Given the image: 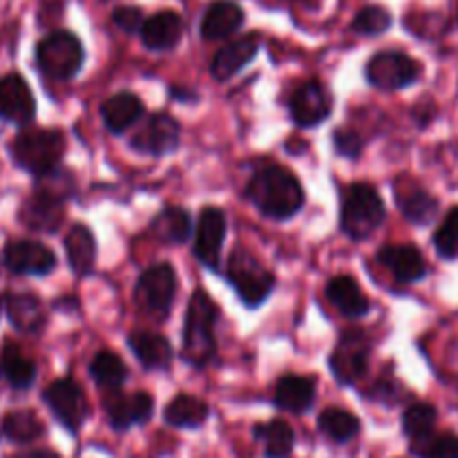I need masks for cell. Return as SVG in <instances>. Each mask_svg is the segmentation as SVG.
Segmentation results:
<instances>
[{"mask_svg":"<svg viewBox=\"0 0 458 458\" xmlns=\"http://www.w3.org/2000/svg\"><path fill=\"white\" fill-rule=\"evenodd\" d=\"M246 197L271 219H291L304 206V188L284 165H264L250 177Z\"/></svg>","mask_w":458,"mask_h":458,"instance_id":"1","label":"cell"},{"mask_svg":"<svg viewBox=\"0 0 458 458\" xmlns=\"http://www.w3.org/2000/svg\"><path fill=\"white\" fill-rule=\"evenodd\" d=\"M219 309L204 291H195L188 302L186 325H183V360L192 367H208L217 356V340H215V325H217Z\"/></svg>","mask_w":458,"mask_h":458,"instance_id":"2","label":"cell"},{"mask_svg":"<svg viewBox=\"0 0 458 458\" xmlns=\"http://www.w3.org/2000/svg\"><path fill=\"white\" fill-rule=\"evenodd\" d=\"M385 222V204L369 183H352L340 199V228L352 240H367Z\"/></svg>","mask_w":458,"mask_h":458,"instance_id":"3","label":"cell"},{"mask_svg":"<svg viewBox=\"0 0 458 458\" xmlns=\"http://www.w3.org/2000/svg\"><path fill=\"white\" fill-rule=\"evenodd\" d=\"M63 152H65V137L58 130H22L12 143L13 161L38 179L58 168Z\"/></svg>","mask_w":458,"mask_h":458,"instance_id":"4","label":"cell"},{"mask_svg":"<svg viewBox=\"0 0 458 458\" xmlns=\"http://www.w3.org/2000/svg\"><path fill=\"white\" fill-rule=\"evenodd\" d=\"M226 277L233 289H235V293L240 295L242 302L249 309L259 307L276 286L273 273L246 249L233 250L231 258H228Z\"/></svg>","mask_w":458,"mask_h":458,"instance_id":"5","label":"cell"},{"mask_svg":"<svg viewBox=\"0 0 458 458\" xmlns=\"http://www.w3.org/2000/svg\"><path fill=\"white\" fill-rule=\"evenodd\" d=\"M36 63L49 79L67 81L83 65V45L70 31H54L36 47Z\"/></svg>","mask_w":458,"mask_h":458,"instance_id":"6","label":"cell"},{"mask_svg":"<svg viewBox=\"0 0 458 458\" xmlns=\"http://www.w3.org/2000/svg\"><path fill=\"white\" fill-rule=\"evenodd\" d=\"M177 295V273L170 264H152L139 276L134 298L139 309L157 320H165Z\"/></svg>","mask_w":458,"mask_h":458,"instance_id":"7","label":"cell"},{"mask_svg":"<svg viewBox=\"0 0 458 458\" xmlns=\"http://www.w3.org/2000/svg\"><path fill=\"white\" fill-rule=\"evenodd\" d=\"M371 343L365 331L352 329L340 335L329 358V367L340 385H353L367 374Z\"/></svg>","mask_w":458,"mask_h":458,"instance_id":"8","label":"cell"},{"mask_svg":"<svg viewBox=\"0 0 458 458\" xmlns=\"http://www.w3.org/2000/svg\"><path fill=\"white\" fill-rule=\"evenodd\" d=\"M43 398L45 403H47L49 410H52V414L58 419V423L65 429H70V432L76 434L81 425L88 420L89 403L76 380H54V383L45 389Z\"/></svg>","mask_w":458,"mask_h":458,"instance_id":"9","label":"cell"},{"mask_svg":"<svg viewBox=\"0 0 458 458\" xmlns=\"http://www.w3.org/2000/svg\"><path fill=\"white\" fill-rule=\"evenodd\" d=\"M365 74L374 88L394 92L414 83L420 76V65L403 52H380L367 63Z\"/></svg>","mask_w":458,"mask_h":458,"instance_id":"10","label":"cell"},{"mask_svg":"<svg viewBox=\"0 0 458 458\" xmlns=\"http://www.w3.org/2000/svg\"><path fill=\"white\" fill-rule=\"evenodd\" d=\"M331 106H334V97L327 89V85L316 79L300 83L289 97L291 119L300 128L320 125L331 114Z\"/></svg>","mask_w":458,"mask_h":458,"instance_id":"11","label":"cell"},{"mask_svg":"<svg viewBox=\"0 0 458 458\" xmlns=\"http://www.w3.org/2000/svg\"><path fill=\"white\" fill-rule=\"evenodd\" d=\"M3 264L16 276H47L56 267V255L40 242L13 240L4 246Z\"/></svg>","mask_w":458,"mask_h":458,"instance_id":"12","label":"cell"},{"mask_svg":"<svg viewBox=\"0 0 458 458\" xmlns=\"http://www.w3.org/2000/svg\"><path fill=\"white\" fill-rule=\"evenodd\" d=\"M103 407H106V414L110 419L112 428L128 429L132 425L148 423L152 410H155V403H152L150 394L146 392H137L128 396L121 389H112V392H107Z\"/></svg>","mask_w":458,"mask_h":458,"instance_id":"13","label":"cell"},{"mask_svg":"<svg viewBox=\"0 0 458 458\" xmlns=\"http://www.w3.org/2000/svg\"><path fill=\"white\" fill-rule=\"evenodd\" d=\"M224 237H226V217L215 206H206L199 215V222H197L195 249L192 250H195V258L213 271L219 268Z\"/></svg>","mask_w":458,"mask_h":458,"instance_id":"14","label":"cell"},{"mask_svg":"<svg viewBox=\"0 0 458 458\" xmlns=\"http://www.w3.org/2000/svg\"><path fill=\"white\" fill-rule=\"evenodd\" d=\"M179 146V123L173 116L164 114H152L150 119L143 123V128L139 130L132 137V148L139 152H146V155L161 157L173 152Z\"/></svg>","mask_w":458,"mask_h":458,"instance_id":"15","label":"cell"},{"mask_svg":"<svg viewBox=\"0 0 458 458\" xmlns=\"http://www.w3.org/2000/svg\"><path fill=\"white\" fill-rule=\"evenodd\" d=\"M36 101L30 85L18 74H7L0 79V119L9 123L25 125L34 119Z\"/></svg>","mask_w":458,"mask_h":458,"instance_id":"16","label":"cell"},{"mask_svg":"<svg viewBox=\"0 0 458 458\" xmlns=\"http://www.w3.org/2000/svg\"><path fill=\"white\" fill-rule=\"evenodd\" d=\"M378 262L401 284H414L428 276V264L420 250L411 244H387L378 250Z\"/></svg>","mask_w":458,"mask_h":458,"instance_id":"17","label":"cell"},{"mask_svg":"<svg viewBox=\"0 0 458 458\" xmlns=\"http://www.w3.org/2000/svg\"><path fill=\"white\" fill-rule=\"evenodd\" d=\"M21 222L38 233H56L63 224V201L36 188L34 195L22 204Z\"/></svg>","mask_w":458,"mask_h":458,"instance_id":"18","label":"cell"},{"mask_svg":"<svg viewBox=\"0 0 458 458\" xmlns=\"http://www.w3.org/2000/svg\"><path fill=\"white\" fill-rule=\"evenodd\" d=\"M394 192H396V204L403 210L410 222L414 224H429L434 219L438 210V201L425 191L423 186H419L411 179L403 177L394 183Z\"/></svg>","mask_w":458,"mask_h":458,"instance_id":"19","label":"cell"},{"mask_svg":"<svg viewBox=\"0 0 458 458\" xmlns=\"http://www.w3.org/2000/svg\"><path fill=\"white\" fill-rule=\"evenodd\" d=\"M4 313L12 327L21 334H38L45 327V309L38 295L34 293H9L4 295Z\"/></svg>","mask_w":458,"mask_h":458,"instance_id":"20","label":"cell"},{"mask_svg":"<svg viewBox=\"0 0 458 458\" xmlns=\"http://www.w3.org/2000/svg\"><path fill=\"white\" fill-rule=\"evenodd\" d=\"M141 40L148 49L155 52H168L182 40L183 21L174 12H159L143 21L141 25Z\"/></svg>","mask_w":458,"mask_h":458,"instance_id":"21","label":"cell"},{"mask_svg":"<svg viewBox=\"0 0 458 458\" xmlns=\"http://www.w3.org/2000/svg\"><path fill=\"white\" fill-rule=\"evenodd\" d=\"M258 36H244V38H237L233 40V43L224 45V47L215 54L213 63H210V74L217 81H228L231 76H235L246 63L253 61V56L258 54Z\"/></svg>","mask_w":458,"mask_h":458,"instance_id":"22","label":"cell"},{"mask_svg":"<svg viewBox=\"0 0 458 458\" xmlns=\"http://www.w3.org/2000/svg\"><path fill=\"white\" fill-rule=\"evenodd\" d=\"M313 401H316V380L313 378L284 376V378L277 380L273 403L280 410L291 411V414H302V411L311 410Z\"/></svg>","mask_w":458,"mask_h":458,"instance_id":"23","label":"cell"},{"mask_svg":"<svg viewBox=\"0 0 458 458\" xmlns=\"http://www.w3.org/2000/svg\"><path fill=\"white\" fill-rule=\"evenodd\" d=\"M244 22V12L231 0H215L201 18V36L206 40L228 38Z\"/></svg>","mask_w":458,"mask_h":458,"instance_id":"24","label":"cell"},{"mask_svg":"<svg viewBox=\"0 0 458 458\" xmlns=\"http://www.w3.org/2000/svg\"><path fill=\"white\" fill-rule=\"evenodd\" d=\"M128 344L146 369H165L173 360L170 343L155 331H132L128 335Z\"/></svg>","mask_w":458,"mask_h":458,"instance_id":"25","label":"cell"},{"mask_svg":"<svg viewBox=\"0 0 458 458\" xmlns=\"http://www.w3.org/2000/svg\"><path fill=\"white\" fill-rule=\"evenodd\" d=\"M327 298L347 318H362L369 311V300L362 293L360 284L352 276H335L327 284Z\"/></svg>","mask_w":458,"mask_h":458,"instance_id":"26","label":"cell"},{"mask_svg":"<svg viewBox=\"0 0 458 458\" xmlns=\"http://www.w3.org/2000/svg\"><path fill=\"white\" fill-rule=\"evenodd\" d=\"M101 116L110 132L121 134L139 123V119L143 116V103L141 98L130 92L114 94L101 106Z\"/></svg>","mask_w":458,"mask_h":458,"instance_id":"27","label":"cell"},{"mask_svg":"<svg viewBox=\"0 0 458 458\" xmlns=\"http://www.w3.org/2000/svg\"><path fill=\"white\" fill-rule=\"evenodd\" d=\"M0 378L13 389H30L36 380V362L18 344H4L0 352Z\"/></svg>","mask_w":458,"mask_h":458,"instance_id":"28","label":"cell"},{"mask_svg":"<svg viewBox=\"0 0 458 458\" xmlns=\"http://www.w3.org/2000/svg\"><path fill=\"white\" fill-rule=\"evenodd\" d=\"M65 253L74 273L79 276L92 273L94 259H97V242H94L92 231L83 224H74L65 235Z\"/></svg>","mask_w":458,"mask_h":458,"instance_id":"29","label":"cell"},{"mask_svg":"<svg viewBox=\"0 0 458 458\" xmlns=\"http://www.w3.org/2000/svg\"><path fill=\"white\" fill-rule=\"evenodd\" d=\"M208 414L210 410L204 401H199L195 396H188V394H182V396L168 403V407L164 411V420L170 428L195 429L206 423Z\"/></svg>","mask_w":458,"mask_h":458,"instance_id":"30","label":"cell"},{"mask_svg":"<svg viewBox=\"0 0 458 458\" xmlns=\"http://www.w3.org/2000/svg\"><path fill=\"white\" fill-rule=\"evenodd\" d=\"M191 217L179 206L164 208L150 224V233L165 244H182L191 237Z\"/></svg>","mask_w":458,"mask_h":458,"instance_id":"31","label":"cell"},{"mask_svg":"<svg viewBox=\"0 0 458 458\" xmlns=\"http://www.w3.org/2000/svg\"><path fill=\"white\" fill-rule=\"evenodd\" d=\"M0 434L7 441L18 443V445H27V443L38 441L45 434V425L40 423L38 416L30 410H16L9 411L0 423Z\"/></svg>","mask_w":458,"mask_h":458,"instance_id":"32","label":"cell"},{"mask_svg":"<svg viewBox=\"0 0 458 458\" xmlns=\"http://www.w3.org/2000/svg\"><path fill=\"white\" fill-rule=\"evenodd\" d=\"M255 438L264 445L267 458H289L295 445V434L284 420H268L255 428Z\"/></svg>","mask_w":458,"mask_h":458,"instance_id":"33","label":"cell"},{"mask_svg":"<svg viewBox=\"0 0 458 458\" xmlns=\"http://www.w3.org/2000/svg\"><path fill=\"white\" fill-rule=\"evenodd\" d=\"M318 429L334 443H347L360 432V420L352 411L329 407L318 416Z\"/></svg>","mask_w":458,"mask_h":458,"instance_id":"34","label":"cell"},{"mask_svg":"<svg viewBox=\"0 0 458 458\" xmlns=\"http://www.w3.org/2000/svg\"><path fill=\"white\" fill-rule=\"evenodd\" d=\"M89 376L98 387L112 392V389L123 387L125 378H128V367L114 352H98L89 362Z\"/></svg>","mask_w":458,"mask_h":458,"instance_id":"35","label":"cell"},{"mask_svg":"<svg viewBox=\"0 0 458 458\" xmlns=\"http://www.w3.org/2000/svg\"><path fill=\"white\" fill-rule=\"evenodd\" d=\"M437 420V407L429 405V403H414L403 414V432H405V437L411 438V443L420 441V438L434 434Z\"/></svg>","mask_w":458,"mask_h":458,"instance_id":"36","label":"cell"},{"mask_svg":"<svg viewBox=\"0 0 458 458\" xmlns=\"http://www.w3.org/2000/svg\"><path fill=\"white\" fill-rule=\"evenodd\" d=\"M411 452L419 458H458V437L434 432L411 443Z\"/></svg>","mask_w":458,"mask_h":458,"instance_id":"37","label":"cell"},{"mask_svg":"<svg viewBox=\"0 0 458 458\" xmlns=\"http://www.w3.org/2000/svg\"><path fill=\"white\" fill-rule=\"evenodd\" d=\"M392 25V13L387 9L378 7V4H371L358 12V16L353 18V31L362 36H378L383 31L389 30Z\"/></svg>","mask_w":458,"mask_h":458,"instance_id":"38","label":"cell"},{"mask_svg":"<svg viewBox=\"0 0 458 458\" xmlns=\"http://www.w3.org/2000/svg\"><path fill=\"white\" fill-rule=\"evenodd\" d=\"M434 246L445 259L458 258V206L450 210L434 235Z\"/></svg>","mask_w":458,"mask_h":458,"instance_id":"39","label":"cell"},{"mask_svg":"<svg viewBox=\"0 0 458 458\" xmlns=\"http://www.w3.org/2000/svg\"><path fill=\"white\" fill-rule=\"evenodd\" d=\"M334 146L338 150V155L349 157V159H356L362 152V139L358 137L353 130L340 128L334 132Z\"/></svg>","mask_w":458,"mask_h":458,"instance_id":"40","label":"cell"},{"mask_svg":"<svg viewBox=\"0 0 458 458\" xmlns=\"http://www.w3.org/2000/svg\"><path fill=\"white\" fill-rule=\"evenodd\" d=\"M112 21H114V25L119 27V30H123L125 34H137V31H141L143 13L141 9L137 7H119L114 12V16H112Z\"/></svg>","mask_w":458,"mask_h":458,"instance_id":"41","label":"cell"},{"mask_svg":"<svg viewBox=\"0 0 458 458\" xmlns=\"http://www.w3.org/2000/svg\"><path fill=\"white\" fill-rule=\"evenodd\" d=\"M12 458H58V454L47 450H31V452H22V454H16Z\"/></svg>","mask_w":458,"mask_h":458,"instance_id":"42","label":"cell"}]
</instances>
